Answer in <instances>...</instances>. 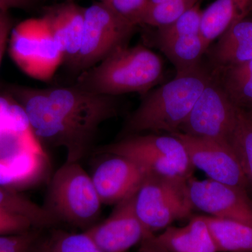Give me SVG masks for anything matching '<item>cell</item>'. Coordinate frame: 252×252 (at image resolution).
I'll return each instance as SVG.
<instances>
[{
    "instance_id": "6da1fadb",
    "label": "cell",
    "mask_w": 252,
    "mask_h": 252,
    "mask_svg": "<svg viewBox=\"0 0 252 252\" xmlns=\"http://www.w3.org/2000/svg\"><path fill=\"white\" fill-rule=\"evenodd\" d=\"M26 105L39 143L65 149L66 162H80L90 152L99 126L120 112L117 97L72 87L44 89Z\"/></svg>"
},
{
    "instance_id": "7a4b0ae2",
    "label": "cell",
    "mask_w": 252,
    "mask_h": 252,
    "mask_svg": "<svg viewBox=\"0 0 252 252\" xmlns=\"http://www.w3.org/2000/svg\"><path fill=\"white\" fill-rule=\"evenodd\" d=\"M212 74L201 65L149 91L126 119L118 140L146 132H177Z\"/></svg>"
},
{
    "instance_id": "3957f363",
    "label": "cell",
    "mask_w": 252,
    "mask_h": 252,
    "mask_svg": "<svg viewBox=\"0 0 252 252\" xmlns=\"http://www.w3.org/2000/svg\"><path fill=\"white\" fill-rule=\"evenodd\" d=\"M163 73L161 59L152 50L141 44L126 46L82 72L75 86L104 95L144 96L162 80Z\"/></svg>"
},
{
    "instance_id": "277c9868",
    "label": "cell",
    "mask_w": 252,
    "mask_h": 252,
    "mask_svg": "<svg viewBox=\"0 0 252 252\" xmlns=\"http://www.w3.org/2000/svg\"><path fill=\"white\" fill-rule=\"evenodd\" d=\"M102 202L80 162H64L51 178L42 207L57 224L84 231L97 223Z\"/></svg>"
},
{
    "instance_id": "5b68a950",
    "label": "cell",
    "mask_w": 252,
    "mask_h": 252,
    "mask_svg": "<svg viewBox=\"0 0 252 252\" xmlns=\"http://www.w3.org/2000/svg\"><path fill=\"white\" fill-rule=\"evenodd\" d=\"M95 153L128 158L149 173L166 177L190 179L195 169L185 145L171 134L128 136L99 147Z\"/></svg>"
},
{
    "instance_id": "8992f818",
    "label": "cell",
    "mask_w": 252,
    "mask_h": 252,
    "mask_svg": "<svg viewBox=\"0 0 252 252\" xmlns=\"http://www.w3.org/2000/svg\"><path fill=\"white\" fill-rule=\"evenodd\" d=\"M189 179L149 173L135 195V209L145 229L155 234L176 220L190 218L194 210Z\"/></svg>"
},
{
    "instance_id": "52a82bcc",
    "label": "cell",
    "mask_w": 252,
    "mask_h": 252,
    "mask_svg": "<svg viewBox=\"0 0 252 252\" xmlns=\"http://www.w3.org/2000/svg\"><path fill=\"white\" fill-rule=\"evenodd\" d=\"M9 44L10 56L15 64L36 80L52 79L64 62L62 51L44 16L18 23L13 28Z\"/></svg>"
},
{
    "instance_id": "ba28073f",
    "label": "cell",
    "mask_w": 252,
    "mask_h": 252,
    "mask_svg": "<svg viewBox=\"0 0 252 252\" xmlns=\"http://www.w3.org/2000/svg\"><path fill=\"white\" fill-rule=\"evenodd\" d=\"M136 27L99 1L85 8L82 43L73 67L84 72L127 46Z\"/></svg>"
},
{
    "instance_id": "9c48e42d",
    "label": "cell",
    "mask_w": 252,
    "mask_h": 252,
    "mask_svg": "<svg viewBox=\"0 0 252 252\" xmlns=\"http://www.w3.org/2000/svg\"><path fill=\"white\" fill-rule=\"evenodd\" d=\"M238 109L213 72L211 80L177 132L228 145Z\"/></svg>"
},
{
    "instance_id": "30bf717a",
    "label": "cell",
    "mask_w": 252,
    "mask_h": 252,
    "mask_svg": "<svg viewBox=\"0 0 252 252\" xmlns=\"http://www.w3.org/2000/svg\"><path fill=\"white\" fill-rule=\"evenodd\" d=\"M183 143L194 168L205 172L209 179L248 192L250 186L236 156L227 144L174 132Z\"/></svg>"
},
{
    "instance_id": "8fae6325",
    "label": "cell",
    "mask_w": 252,
    "mask_h": 252,
    "mask_svg": "<svg viewBox=\"0 0 252 252\" xmlns=\"http://www.w3.org/2000/svg\"><path fill=\"white\" fill-rule=\"evenodd\" d=\"M189 198L194 209L217 218L252 225V200L248 192L208 179L188 180Z\"/></svg>"
},
{
    "instance_id": "7c38bea8",
    "label": "cell",
    "mask_w": 252,
    "mask_h": 252,
    "mask_svg": "<svg viewBox=\"0 0 252 252\" xmlns=\"http://www.w3.org/2000/svg\"><path fill=\"white\" fill-rule=\"evenodd\" d=\"M135 193L117 203L107 220L84 231L101 251L127 252L152 233L145 229L136 213Z\"/></svg>"
},
{
    "instance_id": "4fadbf2b",
    "label": "cell",
    "mask_w": 252,
    "mask_h": 252,
    "mask_svg": "<svg viewBox=\"0 0 252 252\" xmlns=\"http://www.w3.org/2000/svg\"><path fill=\"white\" fill-rule=\"evenodd\" d=\"M104 155L107 158L96 167L91 178L102 203L117 205L134 195L149 172L128 158Z\"/></svg>"
},
{
    "instance_id": "5bb4252c",
    "label": "cell",
    "mask_w": 252,
    "mask_h": 252,
    "mask_svg": "<svg viewBox=\"0 0 252 252\" xmlns=\"http://www.w3.org/2000/svg\"><path fill=\"white\" fill-rule=\"evenodd\" d=\"M84 9L73 1H64L48 8L43 16L62 51L64 62L72 67L77 61L82 43Z\"/></svg>"
},
{
    "instance_id": "9a60e30c",
    "label": "cell",
    "mask_w": 252,
    "mask_h": 252,
    "mask_svg": "<svg viewBox=\"0 0 252 252\" xmlns=\"http://www.w3.org/2000/svg\"><path fill=\"white\" fill-rule=\"evenodd\" d=\"M156 238L169 252H218L202 215L190 217L185 226L170 225Z\"/></svg>"
},
{
    "instance_id": "2e32d148",
    "label": "cell",
    "mask_w": 252,
    "mask_h": 252,
    "mask_svg": "<svg viewBox=\"0 0 252 252\" xmlns=\"http://www.w3.org/2000/svg\"><path fill=\"white\" fill-rule=\"evenodd\" d=\"M251 15L233 24L219 38L210 51L215 67L248 62L252 60V17Z\"/></svg>"
},
{
    "instance_id": "e0dca14e",
    "label": "cell",
    "mask_w": 252,
    "mask_h": 252,
    "mask_svg": "<svg viewBox=\"0 0 252 252\" xmlns=\"http://www.w3.org/2000/svg\"><path fill=\"white\" fill-rule=\"evenodd\" d=\"M252 13V0H215L202 14L200 35L208 47L233 24Z\"/></svg>"
},
{
    "instance_id": "ac0fdd59",
    "label": "cell",
    "mask_w": 252,
    "mask_h": 252,
    "mask_svg": "<svg viewBox=\"0 0 252 252\" xmlns=\"http://www.w3.org/2000/svg\"><path fill=\"white\" fill-rule=\"evenodd\" d=\"M157 44L175 66L176 75H182L200 67L202 56L209 49L200 34L177 36Z\"/></svg>"
},
{
    "instance_id": "d6986e66",
    "label": "cell",
    "mask_w": 252,
    "mask_h": 252,
    "mask_svg": "<svg viewBox=\"0 0 252 252\" xmlns=\"http://www.w3.org/2000/svg\"><path fill=\"white\" fill-rule=\"evenodd\" d=\"M218 252H252V225L202 215Z\"/></svg>"
},
{
    "instance_id": "ffe728a7",
    "label": "cell",
    "mask_w": 252,
    "mask_h": 252,
    "mask_svg": "<svg viewBox=\"0 0 252 252\" xmlns=\"http://www.w3.org/2000/svg\"><path fill=\"white\" fill-rule=\"evenodd\" d=\"M214 73L235 107L244 110L252 107V60L215 67Z\"/></svg>"
},
{
    "instance_id": "44dd1931",
    "label": "cell",
    "mask_w": 252,
    "mask_h": 252,
    "mask_svg": "<svg viewBox=\"0 0 252 252\" xmlns=\"http://www.w3.org/2000/svg\"><path fill=\"white\" fill-rule=\"evenodd\" d=\"M0 211L25 217L39 229H50L58 225L44 207L2 185H0Z\"/></svg>"
},
{
    "instance_id": "7402d4cb",
    "label": "cell",
    "mask_w": 252,
    "mask_h": 252,
    "mask_svg": "<svg viewBox=\"0 0 252 252\" xmlns=\"http://www.w3.org/2000/svg\"><path fill=\"white\" fill-rule=\"evenodd\" d=\"M228 146L236 156L245 177L252 189V117L238 108Z\"/></svg>"
},
{
    "instance_id": "603a6c76",
    "label": "cell",
    "mask_w": 252,
    "mask_h": 252,
    "mask_svg": "<svg viewBox=\"0 0 252 252\" xmlns=\"http://www.w3.org/2000/svg\"><path fill=\"white\" fill-rule=\"evenodd\" d=\"M45 231L36 252H103L84 232L70 233L56 227Z\"/></svg>"
},
{
    "instance_id": "cb8c5ba5",
    "label": "cell",
    "mask_w": 252,
    "mask_h": 252,
    "mask_svg": "<svg viewBox=\"0 0 252 252\" xmlns=\"http://www.w3.org/2000/svg\"><path fill=\"white\" fill-rule=\"evenodd\" d=\"M198 2L200 0H171L147 6L141 25L157 28L167 26Z\"/></svg>"
},
{
    "instance_id": "d4e9b609",
    "label": "cell",
    "mask_w": 252,
    "mask_h": 252,
    "mask_svg": "<svg viewBox=\"0 0 252 252\" xmlns=\"http://www.w3.org/2000/svg\"><path fill=\"white\" fill-rule=\"evenodd\" d=\"M202 14L203 10L200 8V2H198L174 22L158 28L156 36L157 43L177 36L200 34Z\"/></svg>"
},
{
    "instance_id": "484cf974",
    "label": "cell",
    "mask_w": 252,
    "mask_h": 252,
    "mask_svg": "<svg viewBox=\"0 0 252 252\" xmlns=\"http://www.w3.org/2000/svg\"><path fill=\"white\" fill-rule=\"evenodd\" d=\"M44 230L32 228L18 234L0 235V252H36Z\"/></svg>"
},
{
    "instance_id": "4316f807",
    "label": "cell",
    "mask_w": 252,
    "mask_h": 252,
    "mask_svg": "<svg viewBox=\"0 0 252 252\" xmlns=\"http://www.w3.org/2000/svg\"><path fill=\"white\" fill-rule=\"evenodd\" d=\"M106 6L136 26L142 24L148 0H98Z\"/></svg>"
},
{
    "instance_id": "83f0119b",
    "label": "cell",
    "mask_w": 252,
    "mask_h": 252,
    "mask_svg": "<svg viewBox=\"0 0 252 252\" xmlns=\"http://www.w3.org/2000/svg\"><path fill=\"white\" fill-rule=\"evenodd\" d=\"M34 228L28 219L0 211V235L18 234Z\"/></svg>"
},
{
    "instance_id": "f1b7e54d",
    "label": "cell",
    "mask_w": 252,
    "mask_h": 252,
    "mask_svg": "<svg viewBox=\"0 0 252 252\" xmlns=\"http://www.w3.org/2000/svg\"><path fill=\"white\" fill-rule=\"evenodd\" d=\"M12 29V22L7 12L0 11V66Z\"/></svg>"
},
{
    "instance_id": "f546056e",
    "label": "cell",
    "mask_w": 252,
    "mask_h": 252,
    "mask_svg": "<svg viewBox=\"0 0 252 252\" xmlns=\"http://www.w3.org/2000/svg\"><path fill=\"white\" fill-rule=\"evenodd\" d=\"M0 185L11 188L22 187L25 184L14 167L0 162Z\"/></svg>"
},
{
    "instance_id": "4dcf8cb0",
    "label": "cell",
    "mask_w": 252,
    "mask_h": 252,
    "mask_svg": "<svg viewBox=\"0 0 252 252\" xmlns=\"http://www.w3.org/2000/svg\"><path fill=\"white\" fill-rule=\"evenodd\" d=\"M137 252H169L157 241L156 234L149 233L140 243Z\"/></svg>"
},
{
    "instance_id": "1f68e13d",
    "label": "cell",
    "mask_w": 252,
    "mask_h": 252,
    "mask_svg": "<svg viewBox=\"0 0 252 252\" xmlns=\"http://www.w3.org/2000/svg\"><path fill=\"white\" fill-rule=\"evenodd\" d=\"M37 0H0V11L11 9H28L34 6Z\"/></svg>"
},
{
    "instance_id": "d6a6232c",
    "label": "cell",
    "mask_w": 252,
    "mask_h": 252,
    "mask_svg": "<svg viewBox=\"0 0 252 252\" xmlns=\"http://www.w3.org/2000/svg\"><path fill=\"white\" fill-rule=\"evenodd\" d=\"M12 103L6 97H0V134L9 127V110Z\"/></svg>"
},
{
    "instance_id": "836d02e7",
    "label": "cell",
    "mask_w": 252,
    "mask_h": 252,
    "mask_svg": "<svg viewBox=\"0 0 252 252\" xmlns=\"http://www.w3.org/2000/svg\"><path fill=\"white\" fill-rule=\"evenodd\" d=\"M169 1H171V0H148V6L162 4V3L167 2Z\"/></svg>"
},
{
    "instance_id": "e575fe53",
    "label": "cell",
    "mask_w": 252,
    "mask_h": 252,
    "mask_svg": "<svg viewBox=\"0 0 252 252\" xmlns=\"http://www.w3.org/2000/svg\"><path fill=\"white\" fill-rule=\"evenodd\" d=\"M245 111H247V112H248L249 114H250V115H251L252 117V107H251V108L248 109V110Z\"/></svg>"
},
{
    "instance_id": "d590c367",
    "label": "cell",
    "mask_w": 252,
    "mask_h": 252,
    "mask_svg": "<svg viewBox=\"0 0 252 252\" xmlns=\"http://www.w3.org/2000/svg\"><path fill=\"white\" fill-rule=\"evenodd\" d=\"M63 1H66V2H72L74 0H63Z\"/></svg>"
}]
</instances>
